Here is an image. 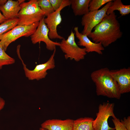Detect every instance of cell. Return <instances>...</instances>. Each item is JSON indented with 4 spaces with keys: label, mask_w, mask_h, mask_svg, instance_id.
I'll list each match as a JSON object with an SVG mask.
<instances>
[{
    "label": "cell",
    "mask_w": 130,
    "mask_h": 130,
    "mask_svg": "<svg viewBox=\"0 0 130 130\" xmlns=\"http://www.w3.org/2000/svg\"><path fill=\"white\" fill-rule=\"evenodd\" d=\"M87 36L93 42L100 43L104 47L108 46L122 37L120 25L114 12L107 15Z\"/></svg>",
    "instance_id": "6da1fadb"
},
{
    "label": "cell",
    "mask_w": 130,
    "mask_h": 130,
    "mask_svg": "<svg viewBox=\"0 0 130 130\" xmlns=\"http://www.w3.org/2000/svg\"><path fill=\"white\" fill-rule=\"evenodd\" d=\"M110 71L107 67L102 68L92 72L91 77L95 83L97 95L119 99L121 94L116 82L110 73Z\"/></svg>",
    "instance_id": "7a4b0ae2"
},
{
    "label": "cell",
    "mask_w": 130,
    "mask_h": 130,
    "mask_svg": "<svg viewBox=\"0 0 130 130\" xmlns=\"http://www.w3.org/2000/svg\"><path fill=\"white\" fill-rule=\"evenodd\" d=\"M37 0L23 2L18 14L17 25H28L39 22L44 17L45 13L39 6Z\"/></svg>",
    "instance_id": "3957f363"
},
{
    "label": "cell",
    "mask_w": 130,
    "mask_h": 130,
    "mask_svg": "<svg viewBox=\"0 0 130 130\" xmlns=\"http://www.w3.org/2000/svg\"><path fill=\"white\" fill-rule=\"evenodd\" d=\"M39 22L28 25H17L2 35L0 37V44L5 51L11 43L19 38L32 35L36 30Z\"/></svg>",
    "instance_id": "277c9868"
},
{
    "label": "cell",
    "mask_w": 130,
    "mask_h": 130,
    "mask_svg": "<svg viewBox=\"0 0 130 130\" xmlns=\"http://www.w3.org/2000/svg\"><path fill=\"white\" fill-rule=\"evenodd\" d=\"M62 51L65 53L66 59L68 58L77 62L84 59L87 54L85 48L79 47L75 40V33L71 32L66 39H62L59 46Z\"/></svg>",
    "instance_id": "5b68a950"
},
{
    "label": "cell",
    "mask_w": 130,
    "mask_h": 130,
    "mask_svg": "<svg viewBox=\"0 0 130 130\" xmlns=\"http://www.w3.org/2000/svg\"><path fill=\"white\" fill-rule=\"evenodd\" d=\"M114 104L107 102L100 104L96 117L92 123L94 130H114L115 128L109 126L108 120L110 117H116L114 113Z\"/></svg>",
    "instance_id": "8992f818"
},
{
    "label": "cell",
    "mask_w": 130,
    "mask_h": 130,
    "mask_svg": "<svg viewBox=\"0 0 130 130\" xmlns=\"http://www.w3.org/2000/svg\"><path fill=\"white\" fill-rule=\"evenodd\" d=\"M111 1L107 3L101 9L97 10L89 11L82 18L81 24L84 26L82 33L88 36L93 29L98 24L106 15L107 11L111 5Z\"/></svg>",
    "instance_id": "52a82bcc"
},
{
    "label": "cell",
    "mask_w": 130,
    "mask_h": 130,
    "mask_svg": "<svg viewBox=\"0 0 130 130\" xmlns=\"http://www.w3.org/2000/svg\"><path fill=\"white\" fill-rule=\"evenodd\" d=\"M49 60L46 62L37 65L33 70L29 69L26 67V65L21 58L20 55L19 57L23 65V69L26 77L29 80H39L45 78L47 74V71L53 69L55 67L54 56L56 49L54 50Z\"/></svg>",
    "instance_id": "ba28073f"
},
{
    "label": "cell",
    "mask_w": 130,
    "mask_h": 130,
    "mask_svg": "<svg viewBox=\"0 0 130 130\" xmlns=\"http://www.w3.org/2000/svg\"><path fill=\"white\" fill-rule=\"evenodd\" d=\"M71 4V0H63L58 9L48 15L46 18H44V21L49 30L48 36L50 39H62L64 38L58 34L57 28L62 20L60 14L61 10L65 7L70 6Z\"/></svg>",
    "instance_id": "9c48e42d"
},
{
    "label": "cell",
    "mask_w": 130,
    "mask_h": 130,
    "mask_svg": "<svg viewBox=\"0 0 130 130\" xmlns=\"http://www.w3.org/2000/svg\"><path fill=\"white\" fill-rule=\"evenodd\" d=\"M44 17L39 22V25L35 31L31 36V40L33 44L42 41L46 45L48 50L54 51L56 46H59L60 43L52 41L48 36L49 30L45 23Z\"/></svg>",
    "instance_id": "30bf717a"
},
{
    "label": "cell",
    "mask_w": 130,
    "mask_h": 130,
    "mask_svg": "<svg viewBox=\"0 0 130 130\" xmlns=\"http://www.w3.org/2000/svg\"><path fill=\"white\" fill-rule=\"evenodd\" d=\"M110 73L116 82L120 94L130 92V68L110 70Z\"/></svg>",
    "instance_id": "8fae6325"
},
{
    "label": "cell",
    "mask_w": 130,
    "mask_h": 130,
    "mask_svg": "<svg viewBox=\"0 0 130 130\" xmlns=\"http://www.w3.org/2000/svg\"><path fill=\"white\" fill-rule=\"evenodd\" d=\"M75 35L79 40L78 45L85 47L87 53L95 52L100 55L103 54L104 47L101 43H95L91 41L85 34L80 32L78 27L74 28Z\"/></svg>",
    "instance_id": "7c38bea8"
},
{
    "label": "cell",
    "mask_w": 130,
    "mask_h": 130,
    "mask_svg": "<svg viewBox=\"0 0 130 130\" xmlns=\"http://www.w3.org/2000/svg\"><path fill=\"white\" fill-rule=\"evenodd\" d=\"M74 120L69 119H48L41 124V127L47 130H72Z\"/></svg>",
    "instance_id": "4fadbf2b"
},
{
    "label": "cell",
    "mask_w": 130,
    "mask_h": 130,
    "mask_svg": "<svg viewBox=\"0 0 130 130\" xmlns=\"http://www.w3.org/2000/svg\"><path fill=\"white\" fill-rule=\"evenodd\" d=\"M18 0H8L5 4L0 6V10L6 20L17 18L20 9Z\"/></svg>",
    "instance_id": "5bb4252c"
},
{
    "label": "cell",
    "mask_w": 130,
    "mask_h": 130,
    "mask_svg": "<svg viewBox=\"0 0 130 130\" xmlns=\"http://www.w3.org/2000/svg\"><path fill=\"white\" fill-rule=\"evenodd\" d=\"M90 0H71L72 8L75 16L84 15L89 11V4Z\"/></svg>",
    "instance_id": "9a60e30c"
},
{
    "label": "cell",
    "mask_w": 130,
    "mask_h": 130,
    "mask_svg": "<svg viewBox=\"0 0 130 130\" xmlns=\"http://www.w3.org/2000/svg\"><path fill=\"white\" fill-rule=\"evenodd\" d=\"M91 117H81L74 120L72 130H94Z\"/></svg>",
    "instance_id": "2e32d148"
},
{
    "label": "cell",
    "mask_w": 130,
    "mask_h": 130,
    "mask_svg": "<svg viewBox=\"0 0 130 130\" xmlns=\"http://www.w3.org/2000/svg\"><path fill=\"white\" fill-rule=\"evenodd\" d=\"M116 10L119 11L121 16H125L130 13V5H124L121 0H113L107 11L106 14L108 15Z\"/></svg>",
    "instance_id": "e0dca14e"
},
{
    "label": "cell",
    "mask_w": 130,
    "mask_h": 130,
    "mask_svg": "<svg viewBox=\"0 0 130 130\" xmlns=\"http://www.w3.org/2000/svg\"><path fill=\"white\" fill-rule=\"evenodd\" d=\"M18 19L16 18L6 20L0 24V37L17 25Z\"/></svg>",
    "instance_id": "ac0fdd59"
},
{
    "label": "cell",
    "mask_w": 130,
    "mask_h": 130,
    "mask_svg": "<svg viewBox=\"0 0 130 130\" xmlns=\"http://www.w3.org/2000/svg\"><path fill=\"white\" fill-rule=\"evenodd\" d=\"M5 52L0 44V69L4 65H12L15 62V59L9 56Z\"/></svg>",
    "instance_id": "d6986e66"
},
{
    "label": "cell",
    "mask_w": 130,
    "mask_h": 130,
    "mask_svg": "<svg viewBox=\"0 0 130 130\" xmlns=\"http://www.w3.org/2000/svg\"><path fill=\"white\" fill-rule=\"evenodd\" d=\"M37 2L39 7L45 13V16H47L55 11L49 0H39Z\"/></svg>",
    "instance_id": "ffe728a7"
},
{
    "label": "cell",
    "mask_w": 130,
    "mask_h": 130,
    "mask_svg": "<svg viewBox=\"0 0 130 130\" xmlns=\"http://www.w3.org/2000/svg\"><path fill=\"white\" fill-rule=\"evenodd\" d=\"M112 0H90L89 4V11L97 10L102 6Z\"/></svg>",
    "instance_id": "44dd1931"
},
{
    "label": "cell",
    "mask_w": 130,
    "mask_h": 130,
    "mask_svg": "<svg viewBox=\"0 0 130 130\" xmlns=\"http://www.w3.org/2000/svg\"><path fill=\"white\" fill-rule=\"evenodd\" d=\"M112 120L115 126L116 130H128L121 122L120 119L116 117L113 118Z\"/></svg>",
    "instance_id": "7402d4cb"
},
{
    "label": "cell",
    "mask_w": 130,
    "mask_h": 130,
    "mask_svg": "<svg viewBox=\"0 0 130 130\" xmlns=\"http://www.w3.org/2000/svg\"><path fill=\"white\" fill-rule=\"evenodd\" d=\"M55 11L58 9L61 6L63 0H49Z\"/></svg>",
    "instance_id": "603a6c76"
},
{
    "label": "cell",
    "mask_w": 130,
    "mask_h": 130,
    "mask_svg": "<svg viewBox=\"0 0 130 130\" xmlns=\"http://www.w3.org/2000/svg\"><path fill=\"white\" fill-rule=\"evenodd\" d=\"M120 121L125 127L128 130H130V116H128L127 118L124 117L123 120L121 119Z\"/></svg>",
    "instance_id": "cb8c5ba5"
},
{
    "label": "cell",
    "mask_w": 130,
    "mask_h": 130,
    "mask_svg": "<svg viewBox=\"0 0 130 130\" xmlns=\"http://www.w3.org/2000/svg\"><path fill=\"white\" fill-rule=\"evenodd\" d=\"M5 104V100L0 96V111L4 107Z\"/></svg>",
    "instance_id": "d4e9b609"
},
{
    "label": "cell",
    "mask_w": 130,
    "mask_h": 130,
    "mask_svg": "<svg viewBox=\"0 0 130 130\" xmlns=\"http://www.w3.org/2000/svg\"><path fill=\"white\" fill-rule=\"evenodd\" d=\"M6 20L5 18L2 14L0 10V24H1Z\"/></svg>",
    "instance_id": "484cf974"
},
{
    "label": "cell",
    "mask_w": 130,
    "mask_h": 130,
    "mask_svg": "<svg viewBox=\"0 0 130 130\" xmlns=\"http://www.w3.org/2000/svg\"><path fill=\"white\" fill-rule=\"evenodd\" d=\"M7 0H0V6L3 5L7 2Z\"/></svg>",
    "instance_id": "4316f807"
},
{
    "label": "cell",
    "mask_w": 130,
    "mask_h": 130,
    "mask_svg": "<svg viewBox=\"0 0 130 130\" xmlns=\"http://www.w3.org/2000/svg\"><path fill=\"white\" fill-rule=\"evenodd\" d=\"M39 130H47L46 129L42 128L40 127L39 129Z\"/></svg>",
    "instance_id": "83f0119b"
}]
</instances>
